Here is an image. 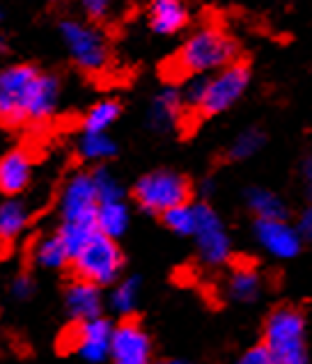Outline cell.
<instances>
[{"instance_id":"cell-1","label":"cell","mask_w":312,"mask_h":364,"mask_svg":"<svg viewBox=\"0 0 312 364\" xmlns=\"http://www.w3.org/2000/svg\"><path fill=\"white\" fill-rule=\"evenodd\" d=\"M60 80L37 67L16 65L0 71V122H46L58 110Z\"/></svg>"},{"instance_id":"cell-2","label":"cell","mask_w":312,"mask_h":364,"mask_svg":"<svg viewBox=\"0 0 312 364\" xmlns=\"http://www.w3.org/2000/svg\"><path fill=\"white\" fill-rule=\"evenodd\" d=\"M236 41L218 28H200L184 41L175 58V69L186 76L214 74L236 62Z\"/></svg>"},{"instance_id":"cell-3","label":"cell","mask_w":312,"mask_h":364,"mask_svg":"<svg viewBox=\"0 0 312 364\" xmlns=\"http://www.w3.org/2000/svg\"><path fill=\"white\" fill-rule=\"evenodd\" d=\"M264 346L276 364H310L303 311L296 307H278L266 321Z\"/></svg>"},{"instance_id":"cell-4","label":"cell","mask_w":312,"mask_h":364,"mask_svg":"<svg viewBox=\"0 0 312 364\" xmlns=\"http://www.w3.org/2000/svg\"><path fill=\"white\" fill-rule=\"evenodd\" d=\"M74 273L80 279L95 282L99 287H110L118 282L122 273L124 257L115 243V238L97 232L71 259Z\"/></svg>"},{"instance_id":"cell-5","label":"cell","mask_w":312,"mask_h":364,"mask_svg":"<svg viewBox=\"0 0 312 364\" xmlns=\"http://www.w3.org/2000/svg\"><path fill=\"white\" fill-rule=\"evenodd\" d=\"M133 200L142 211L163 215L172 206L191 200V183L184 174L172 170H156L145 174L133 188Z\"/></svg>"},{"instance_id":"cell-6","label":"cell","mask_w":312,"mask_h":364,"mask_svg":"<svg viewBox=\"0 0 312 364\" xmlns=\"http://www.w3.org/2000/svg\"><path fill=\"white\" fill-rule=\"evenodd\" d=\"M60 37L83 71H101L108 65V41L99 28L78 18H65L60 21Z\"/></svg>"},{"instance_id":"cell-7","label":"cell","mask_w":312,"mask_h":364,"mask_svg":"<svg viewBox=\"0 0 312 364\" xmlns=\"http://www.w3.org/2000/svg\"><path fill=\"white\" fill-rule=\"evenodd\" d=\"M248 85H251V71L241 62H232V65L214 71V74L207 76L204 99L197 112L204 117L221 115L246 95Z\"/></svg>"},{"instance_id":"cell-8","label":"cell","mask_w":312,"mask_h":364,"mask_svg":"<svg viewBox=\"0 0 312 364\" xmlns=\"http://www.w3.org/2000/svg\"><path fill=\"white\" fill-rule=\"evenodd\" d=\"M115 326L108 318L95 316L88 321H74V328L65 332L62 346L74 350L88 364H103L110 360V344Z\"/></svg>"},{"instance_id":"cell-9","label":"cell","mask_w":312,"mask_h":364,"mask_svg":"<svg viewBox=\"0 0 312 364\" xmlns=\"http://www.w3.org/2000/svg\"><path fill=\"white\" fill-rule=\"evenodd\" d=\"M197 209V223H195V245L202 264L207 266H223L232 252L230 234L225 225L209 204H195Z\"/></svg>"},{"instance_id":"cell-10","label":"cell","mask_w":312,"mask_h":364,"mask_svg":"<svg viewBox=\"0 0 312 364\" xmlns=\"http://www.w3.org/2000/svg\"><path fill=\"white\" fill-rule=\"evenodd\" d=\"M99 195L92 172H74L62 186L60 218L62 223H97Z\"/></svg>"},{"instance_id":"cell-11","label":"cell","mask_w":312,"mask_h":364,"mask_svg":"<svg viewBox=\"0 0 312 364\" xmlns=\"http://www.w3.org/2000/svg\"><path fill=\"white\" fill-rule=\"evenodd\" d=\"M113 364H152V341L136 321L124 318L115 326L110 344Z\"/></svg>"},{"instance_id":"cell-12","label":"cell","mask_w":312,"mask_h":364,"mask_svg":"<svg viewBox=\"0 0 312 364\" xmlns=\"http://www.w3.org/2000/svg\"><path fill=\"white\" fill-rule=\"evenodd\" d=\"M255 238L264 252L276 259H294L303 243L298 227L289 225L287 218L285 220H255Z\"/></svg>"},{"instance_id":"cell-13","label":"cell","mask_w":312,"mask_h":364,"mask_svg":"<svg viewBox=\"0 0 312 364\" xmlns=\"http://www.w3.org/2000/svg\"><path fill=\"white\" fill-rule=\"evenodd\" d=\"M65 307L74 321H88L101 316L103 309V294L101 287L88 279L76 277L65 291Z\"/></svg>"},{"instance_id":"cell-14","label":"cell","mask_w":312,"mask_h":364,"mask_svg":"<svg viewBox=\"0 0 312 364\" xmlns=\"http://www.w3.org/2000/svg\"><path fill=\"white\" fill-rule=\"evenodd\" d=\"M33 181V156L24 149H12L0 159V193L9 197L24 193Z\"/></svg>"},{"instance_id":"cell-15","label":"cell","mask_w":312,"mask_h":364,"mask_svg":"<svg viewBox=\"0 0 312 364\" xmlns=\"http://www.w3.org/2000/svg\"><path fill=\"white\" fill-rule=\"evenodd\" d=\"M147 23L161 37L177 35L189 23V5L184 0H152L147 7Z\"/></svg>"},{"instance_id":"cell-16","label":"cell","mask_w":312,"mask_h":364,"mask_svg":"<svg viewBox=\"0 0 312 364\" xmlns=\"http://www.w3.org/2000/svg\"><path fill=\"white\" fill-rule=\"evenodd\" d=\"M186 112L182 92L177 87H163L159 95L152 99L150 106V124L156 131H170L182 122Z\"/></svg>"},{"instance_id":"cell-17","label":"cell","mask_w":312,"mask_h":364,"mask_svg":"<svg viewBox=\"0 0 312 364\" xmlns=\"http://www.w3.org/2000/svg\"><path fill=\"white\" fill-rule=\"evenodd\" d=\"M262 275L253 266H236L232 268V273L227 275L225 282V294L234 303H255L262 296Z\"/></svg>"},{"instance_id":"cell-18","label":"cell","mask_w":312,"mask_h":364,"mask_svg":"<svg viewBox=\"0 0 312 364\" xmlns=\"http://www.w3.org/2000/svg\"><path fill=\"white\" fill-rule=\"evenodd\" d=\"M246 206L257 220H285L287 218V204L283 202V197L269 188H259V186L246 191Z\"/></svg>"},{"instance_id":"cell-19","label":"cell","mask_w":312,"mask_h":364,"mask_svg":"<svg viewBox=\"0 0 312 364\" xmlns=\"http://www.w3.org/2000/svg\"><path fill=\"white\" fill-rule=\"evenodd\" d=\"M33 262L39 268H46V270H56V268L71 264V257L67 252L65 243H62V238L58 236V232L37 238V243L33 245Z\"/></svg>"},{"instance_id":"cell-20","label":"cell","mask_w":312,"mask_h":364,"mask_svg":"<svg viewBox=\"0 0 312 364\" xmlns=\"http://www.w3.org/2000/svg\"><path fill=\"white\" fill-rule=\"evenodd\" d=\"M129 227V206L124 200L115 202H99L97 206V230L110 238H118L127 232Z\"/></svg>"},{"instance_id":"cell-21","label":"cell","mask_w":312,"mask_h":364,"mask_svg":"<svg viewBox=\"0 0 312 364\" xmlns=\"http://www.w3.org/2000/svg\"><path fill=\"white\" fill-rule=\"evenodd\" d=\"M30 223V209L21 200H7L0 204V243H9L26 230Z\"/></svg>"},{"instance_id":"cell-22","label":"cell","mask_w":312,"mask_h":364,"mask_svg":"<svg viewBox=\"0 0 312 364\" xmlns=\"http://www.w3.org/2000/svg\"><path fill=\"white\" fill-rule=\"evenodd\" d=\"M120 112H122V106L115 99L95 103L80 122L83 133H108V129L120 119Z\"/></svg>"},{"instance_id":"cell-23","label":"cell","mask_w":312,"mask_h":364,"mask_svg":"<svg viewBox=\"0 0 312 364\" xmlns=\"http://www.w3.org/2000/svg\"><path fill=\"white\" fill-rule=\"evenodd\" d=\"M78 154L90 163H103L118 154V142L108 133H83L78 140Z\"/></svg>"},{"instance_id":"cell-24","label":"cell","mask_w":312,"mask_h":364,"mask_svg":"<svg viewBox=\"0 0 312 364\" xmlns=\"http://www.w3.org/2000/svg\"><path fill=\"white\" fill-rule=\"evenodd\" d=\"M138 300H140V279L124 277L122 282H115V289L110 294V309L115 314L129 318L138 309Z\"/></svg>"},{"instance_id":"cell-25","label":"cell","mask_w":312,"mask_h":364,"mask_svg":"<svg viewBox=\"0 0 312 364\" xmlns=\"http://www.w3.org/2000/svg\"><path fill=\"white\" fill-rule=\"evenodd\" d=\"M264 142H266V138H264V133L259 129H246L232 140L230 149H227V159H230V161L253 159L257 151H262Z\"/></svg>"},{"instance_id":"cell-26","label":"cell","mask_w":312,"mask_h":364,"mask_svg":"<svg viewBox=\"0 0 312 364\" xmlns=\"http://www.w3.org/2000/svg\"><path fill=\"white\" fill-rule=\"evenodd\" d=\"M97 232H99L97 230V223H62L60 230H58V236L62 238V243H65L69 257L74 259V255Z\"/></svg>"},{"instance_id":"cell-27","label":"cell","mask_w":312,"mask_h":364,"mask_svg":"<svg viewBox=\"0 0 312 364\" xmlns=\"http://www.w3.org/2000/svg\"><path fill=\"white\" fill-rule=\"evenodd\" d=\"M161 218L170 232L180 234V236H193L195 223H197V209H195V204L186 202L180 206H172V209H168Z\"/></svg>"},{"instance_id":"cell-28","label":"cell","mask_w":312,"mask_h":364,"mask_svg":"<svg viewBox=\"0 0 312 364\" xmlns=\"http://www.w3.org/2000/svg\"><path fill=\"white\" fill-rule=\"evenodd\" d=\"M95 186H97V195H99V202H115V200H124V188L122 183L113 176L108 170H95Z\"/></svg>"},{"instance_id":"cell-29","label":"cell","mask_w":312,"mask_h":364,"mask_svg":"<svg viewBox=\"0 0 312 364\" xmlns=\"http://www.w3.org/2000/svg\"><path fill=\"white\" fill-rule=\"evenodd\" d=\"M236 364H276L274 358H271V353H269V348L262 344V346H253V348H248L241 358H239Z\"/></svg>"},{"instance_id":"cell-30","label":"cell","mask_w":312,"mask_h":364,"mask_svg":"<svg viewBox=\"0 0 312 364\" xmlns=\"http://www.w3.org/2000/svg\"><path fill=\"white\" fill-rule=\"evenodd\" d=\"M9 294H12L16 300H28L30 296L35 294V282L33 277L28 275H19L12 279V287H9Z\"/></svg>"},{"instance_id":"cell-31","label":"cell","mask_w":312,"mask_h":364,"mask_svg":"<svg viewBox=\"0 0 312 364\" xmlns=\"http://www.w3.org/2000/svg\"><path fill=\"white\" fill-rule=\"evenodd\" d=\"M110 3L113 0H80L83 9H85V14L90 18H103L108 14L110 9Z\"/></svg>"},{"instance_id":"cell-32","label":"cell","mask_w":312,"mask_h":364,"mask_svg":"<svg viewBox=\"0 0 312 364\" xmlns=\"http://www.w3.org/2000/svg\"><path fill=\"white\" fill-rule=\"evenodd\" d=\"M301 186H303L306 197L312 202V156H306V161L301 163Z\"/></svg>"},{"instance_id":"cell-33","label":"cell","mask_w":312,"mask_h":364,"mask_svg":"<svg viewBox=\"0 0 312 364\" xmlns=\"http://www.w3.org/2000/svg\"><path fill=\"white\" fill-rule=\"evenodd\" d=\"M298 232L303 236V241H312V202L303 209V213L298 215Z\"/></svg>"},{"instance_id":"cell-34","label":"cell","mask_w":312,"mask_h":364,"mask_svg":"<svg viewBox=\"0 0 312 364\" xmlns=\"http://www.w3.org/2000/svg\"><path fill=\"white\" fill-rule=\"evenodd\" d=\"M165 364H186V362H180V360H172V362H165Z\"/></svg>"},{"instance_id":"cell-35","label":"cell","mask_w":312,"mask_h":364,"mask_svg":"<svg viewBox=\"0 0 312 364\" xmlns=\"http://www.w3.org/2000/svg\"><path fill=\"white\" fill-rule=\"evenodd\" d=\"M0 16H3V14H0Z\"/></svg>"}]
</instances>
